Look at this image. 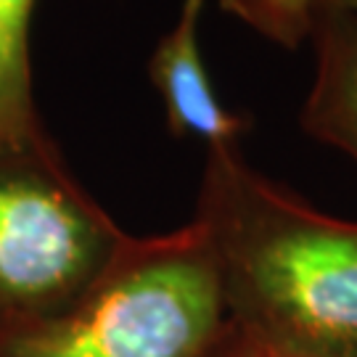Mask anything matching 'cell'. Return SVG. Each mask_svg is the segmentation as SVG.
<instances>
[{
    "instance_id": "cell-1",
    "label": "cell",
    "mask_w": 357,
    "mask_h": 357,
    "mask_svg": "<svg viewBox=\"0 0 357 357\" xmlns=\"http://www.w3.org/2000/svg\"><path fill=\"white\" fill-rule=\"evenodd\" d=\"M193 222L225 318L283 344L357 357V222L331 217L243 159L206 149Z\"/></svg>"
},
{
    "instance_id": "cell-2",
    "label": "cell",
    "mask_w": 357,
    "mask_h": 357,
    "mask_svg": "<svg viewBox=\"0 0 357 357\" xmlns=\"http://www.w3.org/2000/svg\"><path fill=\"white\" fill-rule=\"evenodd\" d=\"M225 323L215 257L196 222L135 238L66 310L0 323V357H202Z\"/></svg>"
},
{
    "instance_id": "cell-3",
    "label": "cell",
    "mask_w": 357,
    "mask_h": 357,
    "mask_svg": "<svg viewBox=\"0 0 357 357\" xmlns=\"http://www.w3.org/2000/svg\"><path fill=\"white\" fill-rule=\"evenodd\" d=\"M128 238L45 130L0 143V323L48 318L75 305Z\"/></svg>"
},
{
    "instance_id": "cell-4",
    "label": "cell",
    "mask_w": 357,
    "mask_h": 357,
    "mask_svg": "<svg viewBox=\"0 0 357 357\" xmlns=\"http://www.w3.org/2000/svg\"><path fill=\"white\" fill-rule=\"evenodd\" d=\"M206 0H183L175 26L165 32L151 59L149 79L165 106L172 138H196L206 149L233 146L255 128V119L220 101L199 48V22Z\"/></svg>"
},
{
    "instance_id": "cell-5",
    "label": "cell",
    "mask_w": 357,
    "mask_h": 357,
    "mask_svg": "<svg viewBox=\"0 0 357 357\" xmlns=\"http://www.w3.org/2000/svg\"><path fill=\"white\" fill-rule=\"evenodd\" d=\"M315 77L299 112L310 138L357 162V16L318 11L312 22Z\"/></svg>"
},
{
    "instance_id": "cell-6",
    "label": "cell",
    "mask_w": 357,
    "mask_h": 357,
    "mask_svg": "<svg viewBox=\"0 0 357 357\" xmlns=\"http://www.w3.org/2000/svg\"><path fill=\"white\" fill-rule=\"evenodd\" d=\"M38 0H0V143L43 132L32 79V22Z\"/></svg>"
},
{
    "instance_id": "cell-7",
    "label": "cell",
    "mask_w": 357,
    "mask_h": 357,
    "mask_svg": "<svg viewBox=\"0 0 357 357\" xmlns=\"http://www.w3.org/2000/svg\"><path fill=\"white\" fill-rule=\"evenodd\" d=\"M217 6L286 51L302 48L315 22V0H217Z\"/></svg>"
},
{
    "instance_id": "cell-8",
    "label": "cell",
    "mask_w": 357,
    "mask_h": 357,
    "mask_svg": "<svg viewBox=\"0 0 357 357\" xmlns=\"http://www.w3.org/2000/svg\"><path fill=\"white\" fill-rule=\"evenodd\" d=\"M202 357H336L315 349H302V347L283 344L275 339H268L262 333L246 328L236 320L225 318L220 326L217 336L209 342Z\"/></svg>"
},
{
    "instance_id": "cell-9",
    "label": "cell",
    "mask_w": 357,
    "mask_h": 357,
    "mask_svg": "<svg viewBox=\"0 0 357 357\" xmlns=\"http://www.w3.org/2000/svg\"><path fill=\"white\" fill-rule=\"evenodd\" d=\"M318 11L352 13V16H357V0H315V13Z\"/></svg>"
}]
</instances>
